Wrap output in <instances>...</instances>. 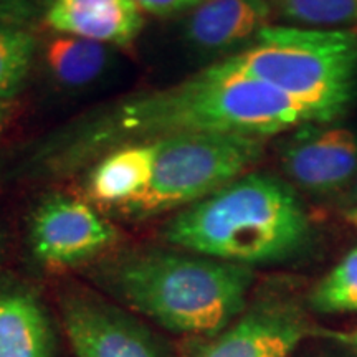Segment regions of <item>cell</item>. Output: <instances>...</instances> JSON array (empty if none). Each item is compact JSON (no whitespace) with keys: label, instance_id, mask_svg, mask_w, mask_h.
<instances>
[{"label":"cell","instance_id":"9","mask_svg":"<svg viewBox=\"0 0 357 357\" xmlns=\"http://www.w3.org/2000/svg\"><path fill=\"white\" fill-rule=\"evenodd\" d=\"M307 331L305 316L293 303L258 301L187 357H291Z\"/></svg>","mask_w":357,"mask_h":357},{"label":"cell","instance_id":"20","mask_svg":"<svg viewBox=\"0 0 357 357\" xmlns=\"http://www.w3.org/2000/svg\"><path fill=\"white\" fill-rule=\"evenodd\" d=\"M341 199L344 200L346 207H357V176L354 177V181L351 182V185L341 194Z\"/></svg>","mask_w":357,"mask_h":357},{"label":"cell","instance_id":"25","mask_svg":"<svg viewBox=\"0 0 357 357\" xmlns=\"http://www.w3.org/2000/svg\"><path fill=\"white\" fill-rule=\"evenodd\" d=\"M35 2H37L38 6H43V7H47L48 3H50V0H35Z\"/></svg>","mask_w":357,"mask_h":357},{"label":"cell","instance_id":"4","mask_svg":"<svg viewBox=\"0 0 357 357\" xmlns=\"http://www.w3.org/2000/svg\"><path fill=\"white\" fill-rule=\"evenodd\" d=\"M223 61L334 121L356 93L357 32L268 25Z\"/></svg>","mask_w":357,"mask_h":357},{"label":"cell","instance_id":"10","mask_svg":"<svg viewBox=\"0 0 357 357\" xmlns=\"http://www.w3.org/2000/svg\"><path fill=\"white\" fill-rule=\"evenodd\" d=\"M273 12L270 0H207L190 10L184 40L202 55L247 48L271 25Z\"/></svg>","mask_w":357,"mask_h":357},{"label":"cell","instance_id":"7","mask_svg":"<svg viewBox=\"0 0 357 357\" xmlns=\"http://www.w3.org/2000/svg\"><path fill=\"white\" fill-rule=\"evenodd\" d=\"M61 314L77 357H172L158 334L95 294H66Z\"/></svg>","mask_w":357,"mask_h":357},{"label":"cell","instance_id":"3","mask_svg":"<svg viewBox=\"0 0 357 357\" xmlns=\"http://www.w3.org/2000/svg\"><path fill=\"white\" fill-rule=\"evenodd\" d=\"M105 288L160 328L212 337L247 310L253 268L181 248L123 253L100 271Z\"/></svg>","mask_w":357,"mask_h":357},{"label":"cell","instance_id":"15","mask_svg":"<svg viewBox=\"0 0 357 357\" xmlns=\"http://www.w3.org/2000/svg\"><path fill=\"white\" fill-rule=\"evenodd\" d=\"M273 10L296 26L357 32V0H270Z\"/></svg>","mask_w":357,"mask_h":357},{"label":"cell","instance_id":"6","mask_svg":"<svg viewBox=\"0 0 357 357\" xmlns=\"http://www.w3.org/2000/svg\"><path fill=\"white\" fill-rule=\"evenodd\" d=\"M118 240V229L86 199L50 195L30 217V252L48 270L84 265L113 248Z\"/></svg>","mask_w":357,"mask_h":357},{"label":"cell","instance_id":"5","mask_svg":"<svg viewBox=\"0 0 357 357\" xmlns=\"http://www.w3.org/2000/svg\"><path fill=\"white\" fill-rule=\"evenodd\" d=\"M149 185L118 213L149 218L182 211L250 172L265 154V139L227 132H182L155 137Z\"/></svg>","mask_w":357,"mask_h":357},{"label":"cell","instance_id":"17","mask_svg":"<svg viewBox=\"0 0 357 357\" xmlns=\"http://www.w3.org/2000/svg\"><path fill=\"white\" fill-rule=\"evenodd\" d=\"M35 40L25 26L0 22V98L12 100L29 78Z\"/></svg>","mask_w":357,"mask_h":357},{"label":"cell","instance_id":"21","mask_svg":"<svg viewBox=\"0 0 357 357\" xmlns=\"http://www.w3.org/2000/svg\"><path fill=\"white\" fill-rule=\"evenodd\" d=\"M344 215H346V220L349 222V223H352V225H354L356 229H357V207L346 208Z\"/></svg>","mask_w":357,"mask_h":357},{"label":"cell","instance_id":"18","mask_svg":"<svg viewBox=\"0 0 357 357\" xmlns=\"http://www.w3.org/2000/svg\"><path fill=\"white\" fill-rule=\"evenodd\" d=\"M35 0H0V22L8 25L25 26L35 19Z\"/></svg>","mask_w":357,"mask_h":357},{"label":"cell","instance_id":"2","mask_svg":"<svg viewBox=\"0 0 357 357\" xmlns=\"http://www.w3.org/2000/svg\"><path fill=\"white\" fill-rule=\"evenodd\" d=\"M172 247L248 268L303 255L312 227L298 190L270 172H247L174 213L162 229Z\"/></svg>","mask_w":357,"mask_h":357},{"label":"cell","instance_id":"23","mask_svg":"<svg viewBox=\"0 0 357 357\" xmlns=\"http://www.w3.org/2000/svg\"><path fill=\"white\" fill-rule=\"evenodd\" d=\"M344 339H346L347 344H351L352 347H354V351L357 352V331L351 333V334H346Z\"/></svg>","mask_w":357,"mask_h":357},{"label":"cell","instance_id":"19","mask_svg":"<svg viewBox=\"0 0 357 357\" xmlns=\"http://www.w3.org/2000/svg\"><path fill=\"white\" fill-rule=\"evenodd\" d=\"M142 12L153 13L158 17H172L177 13L194 10L207 0H136Z\"/></svg>","mask_w":357,"mask_h":357},{"label":"cell","instance_id":"8","mask_svg":"<svg viewBox=\"0 0 357 357\" xmlns=\"http://www.w3.org/2000/svg\"><path fill=\"white\" fill-rule=\"evenodd\" d=\"M280 160L296 190L318 197L342 194L357 176V131L331 123L298 128Z\"/></svg>","mask_w":357,"mask_h":357},{"label":"cell","instance_id":"24","mask_svg":"<svg viewBox=\"0 0 357 357\" xmlns=\"http://www.w3.org/2000/svg\"><path fill=\"white\" fill-rule=\"evenodd\" d=\"M3 253H6V238H3V234L0 231V265H2Z\"/></svg>","mask_w":357,"mask_h":357},{"label":"cell","instance_id":"12","mask_svg":"<svg viewBox=\"0 0 357 357\" xmlns=\"http://www.w3.org/2000/svg\"><path fill=\"white\" fill-rule=\"evenodd\" d=\"M154 151V141L146 139L114 147L96 159L84 181L86 200L119 212L141 197L153 176Z\"/></svg>","mask_w":357,"mask_h":357},{"label":"cell","instance_id":"22","mask_svg":"<svg viewBox=\"0 0 357 357\" xmlns=\"http://www.w3.org/2000/svg\"><path fill=\"white\" fill-rule=\"evenodd\" d=\"M7 114H8V101L0 98V126H2L3 121H6Z\"/></svg>","mask_w":357,"mask_h":357},{"label":"cell","instance_id":"11","mask_svg":"<svg viewBox=\"0 0 357 357\" xmlns=\"http://www.w3.org/2000/svg\"><path fill=\"white\" fill-rule=\"evenodd\" d=\"M45 24L55 33L128 47L139 37L144 15L136 0H50Z\"/></svg>","mask_w":357,"mask_h":357},{"label":"cell","instance_id":"1","mask_svg":"<svg viewBox=\"0 0 357 357\" xmlns=\"http://www.w3.org/2000/svg\"><path fill=\"white\" fill-rule=\"evenodd\" d=\"M323 119L318 109L222 60L185 82L137 93L78 119L48 137L37 164L47 174H66L129 142L182 132L266 139Z\"/></svg>","mask_w":357,"mask_h":357},{"label":"cell","instance_id":"13","mask_svg":"<svg viewBox=\"0 0 357 357\" xmlns=\"http://www.w3.org/2000/svg\"><path fill=\"white\" fill-rule=\"evenodd\" d=\"M53 351L55 333L37 294L0 288V357H53Z\"/></svg>","mask_w":357,"mask_h":357},{"label":"cell","instance_id":"16","mask_svg":"<svg viewBox=\"0 0 357 357\" xmlns=\"http://www.w3.org/2000/svg\"><path fill=\"white\" fill-rule=\"evenodd\" d=\"M307 301L312 310L323 314L357 312V247L312 287Z\"/></svg>","mask_w":357,"mask_h":357},{"label":"cell","instance_id":"14","mask_svg":"<svg viewBox=\"0 0 357 357\" xmlns=\"http://www.w3.org/2000/svg\"><path fill=\"white\" fill-rule=\"evenodd\" d=\"M111 47L93 40L55 33L43 47L48 75L60 86L78 89L96 83L111 65Z\"/></svg>","mask_w":357,"mask_h":357}]
</instances>
